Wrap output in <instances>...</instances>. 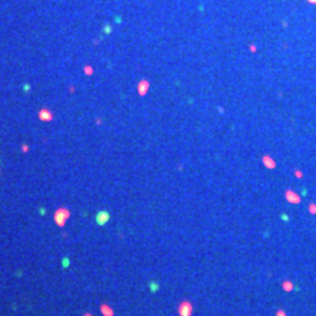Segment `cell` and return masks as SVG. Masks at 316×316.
Instances as JSON below:
<instances>
[{"instance_id":"ba28073f","label":"cell","mask_w":316,"mask_h":316,"mask_svg":"<svg viewBox=\"0 0 316 316\" xmlns=\"http://www.w3.org/2000/svg\"><path fill=\"white\" fill-rule=\"evenodd\" d=\"M100 310H101V313H103L104 316H114L113 307H110L108 304H101V306H100Z\"/></svg>"},{"instance_id":"52a82bcc","label":"cell","mask_w":316,"mask_h":316,"mask_svg":"<svg viewBox=\"0 0 316 316\" xmlns=\"http://www.w3.org/2000/svg\"><path fill=\"white\" fill-rule=\"evenodd\" d=\"M148 89H149V82H148V80H141L139 85H138V92H139V95H145V94L148 92Z\"/></svg>"},{"instance_id":"8fae6325","label":"cell","mask_w":316,"mask_h":316,"mask_svg":"<svg viewBox=\"0 0 316 316\" xmlns=\"http://www.w3.org/2000/svg\"><path fill=\"white\" fill-rule=\"evenodd\" d=\"M158 287H160V285H158L157 282H151V284H149V288H151V291H154V293H155V291H158Z\"/></svg>"},{"instance_id":"ac0fdd59","label":"cell","mask_w":316,"mask_h":316,"mask_svg":"<svg viewBox=\"0 0 316 316\" xmlns=\"http://www.w3.org/2000/svg\"><path fill=\"white\" fill-rule=\"evenodd\" d=\"M84 316H92V315H91V313H85Z\"/></svg>"},{"instance_id":"5bb4252c","label":"cell","mask_w":316,"mask_h":316,"mask_svg":"<svg viewBox=\"0 0 316 316\" xmlns=\"http://www.w3.org/2000/svg\"><path fill=\"white\" fill-rule=\"evenodd\" d=\"M85 73H86V75H91V73H92V67H91V66H85Z\"/></svg>"},{"instance_id":"6da1fadb","label":"cell","mask_w":316,"mask_h":316,"mask_svg":"<svg viewBox=\"0 0 316 316\" xmlns=\"http://www.w3.org/2000/svg\"><path fill=\"white\" fill-rule=\"evenodd\" d=\"M69 217H70V211L69 209H66V208H59L56 212H54V217H53V220H54V222L57 224V227H65V224H66V221L69 220Z\"/></svg>"},{"instance_id":"e0dca14e","label":"cell","mask_w":316,"mask_h":316,"mask_svg":"<svg viewBox=\"0 0 316 316\" xmlns=\"http://www.w3.org/2000/svg\"><path fill=\"white\" fill-rule=\"evenodd\" d=\"M40 212H41V215H44V214H46V209H44V208H41V209H40Z\"/></svg>"},{"instance_id":"2e32d148","label":"cell","mask_w":316,"mask_h":316,"mask_svg":"<svg viewBox=\"0 0 316 316\" xmlns=\"http://www.w3.org/2000/svg\"><path fill=\"white\" fill-rule=\"evenodd\" d=\"M22 151H24V152H28V151H29V146H28V145H22Z\"/></svg>"},{"instance_id":"9c48e42d","label":"cell","mask_w":316,"mask_h":316,"mask_svg":"<svg viewBox=\"0 0 316 316\" xmlns=\"http://www.w3.org/2000/svg\"><path fill=\"white\" fill-rule=\"evenodd\" d=\"M293 288H294V284L291 282V281H284L282 282V290L284 291H293Z\"/></svg>"},{"instance_id":"7c38bea8","label":"cell","mask_w":316,"mask_h":316,"mask_svg":"<svg viewBox=\"0 0 316 316\" xmlns=\"http://www.w3.org/2000/svg\"><path fill=\"white\" fill-rule=\"evenodd\" d=\"M294 176L297 177V179H303V171H301V170H296V171H294Z\"/></svg>"},{"instance_id":"5b68a950","label":"cell","mask_w":316,"mask_h":316,"mask_svg":"<svg viewBox=\"0 0 316 316\" xmlns=\"http://www.w3.org/2000/svg\"><path fill=\"white\" fill-rule=\"evenodd\" d=\"M262 164L267 167V168H269V170H274L275 167H277V162H275V160L271 157V155H263L262 157Z\"/></svg>"},{"instance_id":"30bf717a","label":"cell","mask_w":316,"mask_h":316,"mask_svg":"<svg viewBox=\"0 0 316 316\" xmlns=\"http://www.w3.org/2000/svg\"><path fill=\"white\" fill-rule=\"evenodd\" d=\"M307 211H309L310 215H315V214H316V203H315V202H310V203H309Z\"/></svg>"},{"instance_id":"4fadbf2b","label":"cell","mask_w":316,"mask_h":316,"mask_svg":"<svg viewBox=\"0 0 316 316\" xmlns=\"http://www.w3.org/2000/svg\"><path fill=\"white\" fill-rule=\"evenodd\" d=\"M70 259L69 258H63V262H62V265H63V268H67L69 265H70V262H69Z\"/></svg>"},{"instance_id":"277c9868","label":"cell","mask_w":316,"mask_h":316,"mask_svg":"<svg viewBox=\"0 0 316 316\" xmlns=\"http://www.w3.org/2000/svg\"><path fill=\"white\" fill-rule=\"evenodd\" d=\"M95 221L98 226H106V224L110 221V214L107 211H100L95 217Z\"/></svg>"},{"instance_id":"8992f818","label":"cell","mask_w":316,"mask_h":316,"mask_svg":"<svg viewBox=\"0 0 316 316\" xmlns=\"http://www.w3.org/2000/svg\"><path fill=\"white\" fill-rule=\"evenodd\" d=\"M38 117H40V120H43V121H50V120H53V113L48 108H43V110H40Z\"/></svg>"},{"instance_id":"7a4b0ae2","label":"cell","mask_w":316,"mask_h":316,"mask_svg":"<svg viewBox=\"0 0 316 316\" xmlns=\"http://www.w3.org/2000/svg\"><path fill=\"white\" fill-rule=\"evenodd\" d=\"M177 313H179V316H192V313H193V306H192V303L187 301V300H183V301L179 304Z\"/></svg>"},{"instance_id":"9a60e30c","label":"cell","mask_w":316,"mask_h":316,"mask_svg":"<svg viewBox=\"0 0 316 316\" xmlns=\"http://www.w3.org/2000/svg\"><path fill=\"white\" fill-rule=\"evenodd\" d=\"M277 316H287V313H285L282 309H280V310H277Z\"/></svg>"},{"instance_id":"3957f363","label":"cell","mask_w":316,"mask_h":316,"mask_svg":"<svg viewBox=\"0 0 316 316\" xmlns=\"http://www.w3.org/2000/svg\"><path fill=\"white\" fill-rule=\"evenodd\" d=\"M284 196H285V201H287L288 203H293V205H297V203L301 202V196H300L296 190H291V189L285 190Z\"/></svg>"}]
</instances>
